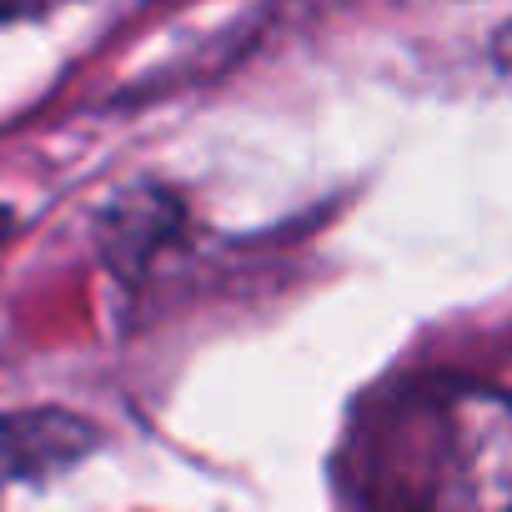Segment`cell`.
<instances>
[{
    "instance_id": "5",
    "label": "cell",
    "mask_w": 512,
    "mask_h": 512,
    "mask_svg": "<svg viewBox=\"0 0 512 512\" xmlns=\"http://www.w3.org/2000/svg\"><path fill=\"white\" fill-rule=\"evenodd\" d=\"M61 0H0V21H31V16H46Z\"/></svg>"
},
{
    "instance_id": "4",
    "label": "cell",
    "mask_w": 512,
    "mask_h": 512,
    "mask_svg": "<svg viewBox=\"0 0 512 512\" xmlns=\"http://www.w3.org/2000/svg\"><path fill=\"white\" fill-rule=\"evenodd\" d=\"M487 56H492V71L512 86V21H507V26H497V36H492Z\"/></svg>"
},
{
    "instance_id": "2",
    "label": "cell",
    "mask_w": 512,
    "mask_h": 512,
    "mask_svg": "<svg viewBox=\"0 0 512 512\" xmlns=\"http://www.w3.org/2000/svg\"><path fill=\"white\" fill-rule=\"evenodd\" d=\"M101 432L66 407H21L0 417V482H46L96 452Z\"/></svg>"
},
{
    "instance_id": "1",
    "label": "cell",
    "mask_w": 512,
    "mask_h": 512,
    "mask_svg": "<svg viewBox=\"0 0 512 512\" xmlns=\"http://www.w3.org/2000/svg\"><path fill=\"white\" fill-rule=\"evenodd\" d=\"M367 477L382 512H512V397L472 382L402 392Z\"/></svg>"
},
{
    "instance_id": "3",
    "label": "cell",
    "mask_w": 512,
    "mask_h": 512,
    "mask_svg": "<svg viewBox=\"0 0 512 512\" xmlns=\"http://www.w3.org/2000/svg\"><path fill=\"white\" fill-rule=\"evenodd\" d=\"M176 231H181V206L171 201V191H126L101 221V256L126 282H136L176 241Z\"/></svg>"
}]
</instances>
